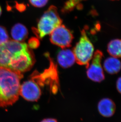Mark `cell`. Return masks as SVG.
Segmentation results:
<instances>
[{
  "label": "cell",
  "mask_w": 121,
  "mask_h": 122,
  "mask_svg": "<svg viewBox=\"0 0 121 122\" xmlns=\"http://www.w3.org/2000/svg\"><path fill=\"white\" fill-rule=\"evenodd\" d=\"M41 122H57L56 119L52 118H47L42 120Z\"/></svg>",
  "instance_id": "obj_20"
},
{
  "label": "cell",
  "mask_w": 121,
  "mask_h": 122,
  "mask_svg": "<svg viewBox=\"0 0 121 122\" xmlns=\"http://www.w3.org/2000/svg\"><path fill=\"white\" fill-rule=\"evenodd\" d=\"M9 40L8 32L5 28L0 25V45Z\"/></svg>",
  "instance_id": "obj_16"
},
{
  "label": "cell",
  "mask_w": 121,
  "mask_h": 122,
  "mask_svg": "<svg viewBox=\"0 0 121 122\" xmlns=\"http://www.w3.org/2000/svg\"><path fill=\"white\" fill-rule=\"evenodd\" d=\"M103 68L105 71L110 74H115L121 70V61L115 57H109L104 61Z\"/></svg>",
  "instance_id": "obj_13"
},
{
  "label": "cell",
  "mask_w": 121,
  "mask_h": 122,
  "mask_svg": "<svg viewBox=\"0 0 121 122\" xmlns=\"http://www.w3.org/2000/svg\"><path fill=\"white\" fill-rule=\"evenodd\" d=\"M62 23V20L57 8L55 6H51L39 20L37 27L32 28V30L37 38L42 39L45 36L50 34Z\"/></svg>",
  "instance_id": "obj_2"
},
{
  "label": "cell",
  "mask_w": 121,
  "mask_h": 122,
  "mask_svg": "<svg viewBox=\"0 0 121 122\" xmlns=\"http://www.w3.org/2000/svg\"><path fill=\"white\" fill-rule=\"evenodd\" d=\"M35 62L33 52L29 47L15 53L13 56L8 69L23 73L30 70Z\"/></svg>",
  "instance_id": "obj_5"
},
{
  "label": "cell",
  "mask_w": 121,
  "mask_h": 122,
  "mask_svg": "<svg viewBox=\"0 0 121 122\" xmlns=\"http://www.w3.org/2000/svg\"><path fill=\"white\" fill-rule=\"evenodd\" d=\"M40 45V42L38 38L32 37L30 38L28 41V46L30 48L36 49Z\"/></svg>",
  "instance_id": "obj_17"
},
{
  "label": "cell",
  "mask_w": 121,
  "mask_h": 122,
  "mask_svg": "<svg viewBox=\"0 0 121 122\" xmlns=\"http://www.w3.org/2000/svg\"><path fill=\"white\" fill-rule=\"evenodd\" d=\"M23 73L0 67V107L14 104L19 98Z\"/></svg>",
  "instance_id": "obj_1"
},
{
  "label": "cell",
  "mask_w": 121,
  "mask_h": 122,
  "mask_svg": "<svg viewBox=\"0 0 121 122\" xmlns=\"http://www.w3.org/2000/svg\"><path fill=\"white\" fill-rule=\"evenodd\" d=\"M49 58L50 66L45 69L43 72L34 71L31 75V79L36 82L39 86H44L45 85H49L54 93L56 92L59 86L58 74L57 66L49 55H46Z\"/></svg>",
  "instance_id": "obj_4"
},
{
  "label": "cell",
  "mask_w": 121,
  "mask_h": 122,
  "mask_svg": "<svg viewBox=\"0 0 121 122\" xmlns=\"http://www.w3.org/2000/svg\"><path fill=\"white\" fill-rule=\"evenodd\" d=\"M116 88L118 91L121 94V77H119L117 80Z\"/></svg>",
  "instance_id": "obj_19"
},
{
  "label": "cell",
  "mask_w": 121,
  "mask_h": 122,
  "mask_svg": "<svg viewBox=\"0 0 121 122\" xmlns=\"http://www.w3.org/2000/svg\"><path fill=\"white\" fill-rule=\"evenodd\" d=\"M19 94L26 100L37 101L41 96V91L37 83L31 79L21 85Z\"/></svg>",
  "instance_id": "obj_9"
},
{
  "label": "cell",
  "mask_w": 121,
  "mask_h": 122,
  "mask_svg": "<svg viewBox=\"0 0 121 122\" xmlns=\"http://www.w3.org/2000/svg\"><path fill=\"white\" fill-rule=\"evenodd\" d=\"M32 6L37 8H41L45 6L48 0H29Z\"/></svg>",
  "instance_id": "obj_18"
},
{
  "label": "cell",
  "mask_w": 121,
  "mask_h": 122,
  "mask_svg": "<svg viewBox=\"0 0 121 122\" xmlns=\"http://www.w3.org/2000/svg\"><path fill=\"white\" fill-rule=\"evenodd\" d=\"M94 51V46L87 36L85 30L83 29L79 40L73 50L75 61L78 65L85 66L87 68L93 58Z\"/></svg>",
  "instance_id": "obj_3"
},
{
  "label": "cell",
  "mask_w": 121,
  "mask_h": 122,
  "mask_svg": "<svg viewBox=\"0 0 121 122\" xmlns=\"http://www.w3.org/2000/svg\"><path fill=\"white\" fill-rule=\"evenodd\" d=\"M84 0H69L65 3L62 11L63 12H66L72 10L80 2Z\"/></svg>",
  "instance_id": "obj_15"
},
{
  "label": "cell",
  "mask_w": 121,
  "mask_h": 122,
  "mask_svg": "<svg viewBox=\"0 0 121 122\" xmlns=\"http://www.w3.org/2000/svg\"><path fill=\"white\" fill-rule=\"evenodd\" d=\"M74 36L72 33L64 25L56 28L50 34V41L54 45L62 49L71 46Z\"/></svg>",
  "instance_id": "obj_7"
},
{
  "label": "cell",
  "mask_w": 121,
  "mask_h": 122,
  "mask_svg": "<svg viewBox=\"0 0 121 122\" xmlns=\"http://www.w3.org/2000/svg\"><path fill=\"white\" fill-rule=\"evenodd\" d=\"M57 60L62 67L66 68L72 66L75 63V59L72 51L69 49H63L58 52Z\"/></svg>",
  "instance_id": "obj_11"
},
{
  "label": "cell",
  "mask_w": 121,
  "mask_h": 122,
  "mask_svg": "<svg viewBox=\"0 0 121 122\" xmlns=\"http://www.w3.org/2000/svg\"><path fill=\"white\" fill-rule=\"evenodd\" d=\"M98 112L105 117L112 116L115 112L116 106L113 100L109 98H103L98 102Z\"/></svg>",
  "instance_id": "obj_10"
},
{
  "label": "cell",
  "mask_w": 121,
  "mask_h": 122,
  "mask_svg": "<svg viewBox=\"0 0 121 122\" xmlns=\"http://www.w3.org/2000/svg\"><path fill=\"white\" fill-rule=\"evenodd\" d=\"M28 47L26 43L14 40H9L0 45V67L8 68L14 55Z\"/></svg>",
  "instance_id": "obj_6"
},
{
  "label": "cell",
  "mask_w": 121,
  "mask_h": 122,
  "mask_svg": "<svg viewBox=\"0 0 121 122\" xmlns=\"http://www.w3.org/2000/svg\"><path fill=\"white\" fill-rule=\"evenodd\" d=\"M1 14H2V9H1V7L0 6V16L1 15Z\"/></svg>",
  "instance_id": "obj_21"
},
{
  "label": "cell",
  "mask_w": 121,
  "mask_h": 122,
  "mask_svg": "<svg viewBox=\"0 0 121 122\" xmlns=\"http://www.w3.org/2000/svg\"><path fill=\"white\" fill-rule=\"evenodd\" d=\"M107 51L114 57L121 58V40L117 39L110 41L108 44Z\"/></svg>",
  "instance_id": "obj_14"
},
{
  "label": "cell",
  "mask_w": 121,
  "mask_h": 122,
  "mask_svg": "<svg viewBox=\"0 0 121 122\" xmlns=\"http://www.w3.org/2000/svg\"><path fill=\"white\" fill-rule=\"evenodd\" d=\"M11 34L14 41L22 42L27 38L28 30L23 25L17 23L12 28Z\"/></svg>",
  "instance_id": "obj_12"
},
{
  "label": "cell",
  "mask_w": 121,
  "mask_h": 122,
  "mask_svg": "<svg viewBox=\"0 0 121 122\" xmlns=\"http://www.w3.org/2000/svg\"><path fill=\"white\" fill-rule=\"evenodd\" d=\"M92 63L87 68V76L92 81L101 82L105 78L101 62L103 56L102 51L97 50L93 55Z\"/></svg>",
  "instance_id": "obj_8"
}]
</instances>
